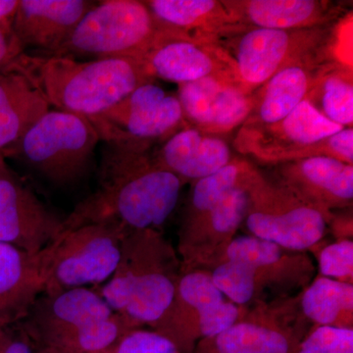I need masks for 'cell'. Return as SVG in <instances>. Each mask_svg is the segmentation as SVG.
<instances>
[{"label": "cell", "instance_id": "obj_35", "mask_svg": "<svg viewBox=\"0 0 353 353\" xmlns=\"http://www.w3.org/2000/svg\"><path fill=\"white\" fill-rule=\"evenodd\" d=\"M19 3L20 0H0V32L15 36L13 24Z\"/></svg>", "mask_w": 353, "mask_h": 353}, {"label": "cell", "instance_id": "obj_8", "mask_svg": "<svg viewBox=\"0 0 353 353\" xmlns=\"http://www.w3.org/2000/svg\"><path fill=\"white\" fill-rule=\"evenodd\" d=\"M248 208L243 224L250 234L294 252L321 245L329 220L277 180L253 166L245 182Z\"/></svg>", "mask_w": 353, "mask_h": 353}, {"label": "cell", "instance_id": "obj_4", "mask_svg": "<svg viewBox=\"0 0 353 353\" xmlns=\"http://www.w3.org/2000/svg\"><path fill=\"white\" fill-rule=\"evenodd\" d=\"M19 324L48 353H105L132 329L97 288L43 294Z\"/></svg>", "mask_w": 353, "mask_h": 353}, {"label": "cell", "instance_id": "obj_20", "mask_svg": "<svg viewBox=\"0 0 353 353\" xmlns=\"http://www.w3.org/2000/svg\"><path fill=\"white\" fill-rule=\"evenodd\" d=\"M143 61L153 79L178 85L204 78L240 83L233 58L217 43L172 39L155 48Z\"/></svg>", "mask_w": 353, "mask_h": 353}, {"label": "cell", "instance_id": "obj_17", "mask_svg": "<svg viewBox=\"0 0 353 353\" xmlns=\"http://www.w3.org/2000/svg\"><path fill=\"white\" fill-rule=\"evenodd\" d=\"M176 97L188 126L221 137L241 127L253 104V94L240 83L219 78L181 83Z\"/></svg>", "mask_w": 353, "mask_h": 353}, {"label": "cell", "instance_id": "obj_13", "mask_svg": "<svg viewBox=\"0 0 353 353\" xmlns=\"http://www.w3.org/2000/svg\"><path fill=\"white\" fill-rule=\"evenodd\" d=\"M299 297L254 303L236 322L192 353H296L305 334Z\"/></svg>", "mask_w": 353, "mask_h": 353}, {"label": "cell", "instance_id": "obj_28", "mask_svg": "<svg viewBox=\"0 0 353 353\" xmlns=\"http://www.w3.org/2000/svg\"><path fill=\"white\" fill-rule=\"evenodd\" d=\"M305 99L327 119L341 126L352 127V68L339 60L330 64Z\"/></svg>", "mask_w": 353, "mask_h": 353}, {"label": "cell", "instance_id": "obj_15", "mask_svg": "<svg viewBox=\"0 0 353 353\" xmlns=\"http://www.w3.org/2000/svg\"><path fill=\"white\" fill-rule=\"evenodd\" d=\"M345 127L332 122L304 99L275 124L241 130L234 145L236 150L268 164L284 163L292 153L336 134Z\"/></svg>", "mask_w": 353, "mask_h": 353}, {"label": "cell", "instance_id": "obj_16", "mask_svg": "<svg viewBox=\"0 0 353 353\" xmlns=\"http://www.w3.org/2000/svg\"><path fill=\"white\" fill-rule=\"evenodd\" d=\"M243 185L229 192L205 215L181 226L176 250L182 273L208 271L236 238L248 208Z\"/></svg>", "mask_w": 353, "mask_h": 353}, {"label": "cell", "instance_id": "obj_25", "mask_svg": "<svg viewBox=\"0 0 353 353\" xmlns=\"http://www.w3.org/2000/svg\"><path fill=\"white\" fill-rule=\"evenodd\" d=\"M44 292L39 254L0 243V324H18Z\"/></svg>", "mask_w": 353, "mask_h": 353}, {"label": "cell", "instance_id": "obj_10", "mask_svg": "<svg viewBox=\"0 0 353 353\" xmlns=\"http://www.w3.org/2000/svg\"><path fill=\"white\" fill-rule=\"evenodd\" d=\"M243 309L223 294L205 270L182 273L175 296L152 330L173 341L182 353H192L197 343L231 327Z\"/></svg>", "mask_w": 353, "mask_h": 353}, {"label": "cell", "instance_id": "obj_36", "mask_svg": "<svg viewBox=\"0 0 353 353\" xmlns=\"http://www.w3.org/2000/svg\"><path fill=\"white\" fill-rule=\"evenodd\" d=\"M331 230L332 234L336 241L339 240H352V217L347 216V217H336L334 216L333 219L328 225V229Z\"/></svg>", "mask_w": 353, "mask_h": 353}, {"label": "cell", "instance_id": "obj_9", "mask_svg": "<svg viewBox=\"0 0 353 353\" xmlns=\"http://www.w3.org/2000/svg\"><path fill=\"white\" fill-rule=\"evenodd\" d=\"M127 233L110 224H90L63 231L39 252L43 294L108 282L119 263Z\"/></svg>", "mask_w": 353, "mask_h": 353}, {"label": "cell", "instance_id": "obj_22", "mask_svg": "<svg viewBox=\"0 0 353 353\" xmlns=\"http://www.w3.org/2000/svg\"><path fill=\"white\" fill-rule=\"evenodd\" d=\"M152 154L158 166L183 183L212 175L234 157L222 137L205 134L188 125L160 143Z\"/></svg>", "mask_w": 353, "mask_h": 353}, {"label": "cell", "instance_id": "obj_11", "mask_svg": "<svg viewBox=\"0 0 353 353\" xmlns=\"http://www.w3.org/2000/svg\"><path fill=\"white\" fill-rule=\"evenodd\" d=\"M333 26L303 30L252 28L222 46L233 58L239 82L250 94L285 67L330 48Z\"/></svg>", "mask_w": 353, "mask_h": 353}, {"label": "cell", "instance_id": "obj_33", "mask_svg": "<svg viewBox=\"0 0 353 353\" xmlns=\"http://www.w3.org/2000/svg\"><path fill=\"white\" fill-rule=\"evenodd\" d=\"M0 353H37V348L18 324H0Z\"/></svg>", "mask_w": 353, "mask_h": 353}, {"label": "cell", "instance_id": "obj_18", "mask_svg": "<svg viewBox=\"0 0 353 353\" xmlns=\"http://www.w3.org/2000/svg\"><path fill=\"white\" fill-rule=\"evenodd\" d=\"M278 182L331 222L334 210L350 208L353 165L329 157H312L276 165Z\"/></svg>", "mask_w": 353, "mask_h": 353}, {"label": "cell", "instance_id": "obj_23", "mask_svg": "<svg viewBox=\"0 0 353 353\" xmlns=\"http://www.w3.org/2000/svg\"><path fill=\"white\" fill-rule=\"evenodd\" d=\"M162 24L181 38L222 44L248 30L228 10L222 0L145 1Z\"/></svg>", "mask_w": 353, "mask_h": 353}, {"label": "cell", "instance_id": "obj_1", "mask_svg": "<svg viewBox=\"0 0 353 353\" xmlns=\"http://www.w3.org/2000/svg\"><path fill=\"white\" fill-rule=\"evenodd\" d=\"M152 152L105 143L97 188L63 219L61 232L90 224L115 225L127 233L161 230L185 183L158 166Z\"/></svg>", "mask_w": 353, "mask_h": 353}, {"label": "cell", "instance_id": "obj_31", "mask_svg": "<svg viewBox=\"0 0 353 353\" xmlns=\"http://www.w3.org/2000/svg\"><path fill=\"white\" fill-rule=\"evenodd\" d=\"M296 353H353V328L314 326L303 336Z\"/></svg>", "mask_w": 353, "mask_h": 353}, {"label": "cell", "instance_id": "obj_34", "mask_svg": "<svg viewBox=\"0 0 353 353\" xmlns=\"http://www.w3.org/2000/svg\"><path fill=\"white\" fill-rule=\"evenodd\" d=\"M23 52L25 51L15 36L0 32V73L6 71Z\"/></svg>", "mask_w": 353, "mask_h": 353}, {"label": "cell", "instance_id": "obj_2", "mask_svg": "<svg viewBox=\"0 0 353 353\" xmlns=\"http://www.w3.org/2000/svg\"><path fill=\"white\" fill-rule=\"evenodd\" d=\"M4 72L25 77L50 106L88 118L101 115L155 80L143 60L125 57L80 61L23 52Z\"/></svg>", "mask_w": 353, "mask_h": 353}, {"label": "cell", "instance_id": "obj_27", "mask_svg": "<svg viewBox=\"0 0 353 353\" xmlns=\"http://www.w3.org/2000/svg\"><path fill=\"white\" fill-rule=\"evenodd\" d=\"M299 307L314 326L353 328V285L317 276L301 292Z\"/></svg>", "mask_w": 353, "mask_h": 353}, {"label": "cell", "instance_id": "obj_3", "mask_svg": "<svg viewBox=\"0 0 353 353\" xmlns=\"http://www.w3.org/2000/svg\"><path fill=\"white\" fill-rule=\"evenodd\" d=\"M181 275L180 257L161 230H141L124 236L119 263L97 289L132 329H152L170 306Z\"/></svg>", "mask_w": 353, "mask_h": 353}, {"label": "cell", "instance_id": "obj_6", "mask_svg": "<svg viewBox=\"0 0 353 353\" xmlns=\"http://www.w3.org/2000/svg\"><path fill=\"white\" fill-rule=\"evenodd\" d=\"M176 38L182 39L162 24L145 1L104 0L97 2L48 57L143 60L165 41Z\"/></svg>", "mask_w": 353, "mask_h": 353}, {"label": "cell", "instance_id": "obj_37", "mask_svg": "<svg viewBox=\"0 0 353 353\" xmlns=\"http://www.w3.org/2000/svg\"><path fill=\"white\" fill-rule=\"evenodd\" d=\"M6 163V159H4V155L0 152V169L3 166V164Z\"/></svg>", "mask_w": 353, "mask_h": 353}, {"label": "cell", "instance_id": "obj_14", "mask_svg": "<svg viewBox=\"0 0 353 353\" xmlns=\"http://www.w3.org/2000/svg\"><path fill=\"white\" fill-rule=\"evenodd\" d=\"M62 223L6 162L0 169V243L39 254L61 233Z\"/></svg>", "mask_w": 353, "mask_h": 353}, {"label": "cell", "instance_id": "obj_5", "mask_svg": "<svg viewBox=\"0 0 353 353\" xmlns=\"http://www.w3.org/2000/svg\"><path fill=\"white\" fill-rule=\"evenodd\" d=\"M216 287L241 307L262 303L271 294L284 299L304 290L315 276L307 252L248 236H236L208 270Z\"/></svg>", "mask_w": 353, "mask_h": 353}, {"label": "cell", "instance_id": "obj_24", "mask_svg": "<svg viewBox=\"0 0 353 353\" xmlns=\"http://www.w3.org/2000/svg\"><path fill=\"white\" fill-rule=\"evenodd\" d=\"M228 10L248 29L303 30L328 27L343 9L325 0H222Z\"/></svg>", "mask_w": 353, "mask_h": 353}, {"label": "cell", "instance_id": "obj_30", "mask_svg": "<svg viewBox=\"0 0 353 353\" xmlns=\"http://www.w3.org/2000/svg\"><path fill=\"white\" fill-rule=\"evenodd\" d=\"M317 253L319 276L353 285V241L339 240L313 252Z\"/></svg>", "mask_w": 353, "mask_h": 353}, {"label": "cell", "instance_id": "obj_12", "mask_svg": "<svg viewBox=\"0 0 353 353\" xmlns=\"http://www.w3.org/2000/svg\"><path fill=\"white\" fill-rule=\"evenodd\" d=\"M88 119L105 143L148 150L187 125L178 97L154 82L141 85L101 115Z\"/></svg>", "mask_w": 353, "mask_h": 353}, {"label": "cell", "instance_id": "obj_32", "mask_svg": "<svg viewBox=\"0 0 353 353\" xmlns=\"http://www.w3.org/2000/svg\"><path fill=\"white\" fill-rule=\"evenodd\" d=\"M105 353H182L175 343L155 330L134 328L121 336Z\"/></svg>", "mask_w": 353, "mask_h": 353}, {"label": "cell", "instance_id": "obj_26", "mask_svg": "<svg viewBox=\"0 0 353 353\" xmlns=\"http://www.w3.org/2000/svg\"><path fill=\"white\" fill-rule=\"evenodd\" d=\"M50 108L25 77L0 73V152L4 157Z\"/></svg>", "mask_w": 353, "mask_h": 353}, {"label": "cell", "instance_id": "obj_21", "mask_svg": "<svg viewBox=\"0 0 353 353\" xmlns=\"http://www.w3.org/2000/svg\"><path fill=\"white\" fill-rule=\"evenodd\" d=\"M97 4L88 0H20L13 32L23 50L48 57Z\"/></svg>", "mask_w": 353, "mask_h": 353}, {"label": "cell", "instance_id": "obj_7", "mask_svg": "<svg viewBox=\"0 0 353 353\" xmlns=\"http://www.w3.org/2000/svg\"><path fill=\"white\" fill-rule=\"evenodd\" d=\"M99 132L85 116L48 111L26 132L10 153L55 185H71L90 169Z\"/></svg>", "mask_w": 353, "mask_h": 353}, {"label": "cell", "instance_id": "obj_29", "mask_svg": "<svg viewBox=\"0 0 353 353\" xmlns=\"http://www.w3.org/2000/svg\"><path fill=\"white\" fill-rule=\"evenodd\" d=\"M254 165L243 158L234 157L232 161L212 175L194 181L183 212L182 224H190L217 205L229 192L241 187Z\"/></svg>", "mask_w": 353, "mask_h": 353}, {"label": "cell", "instance_id": "obj_19", "mask_svg": "<svg viewBox=\"0 0 353 353\" xmlns=\"http://www.w3.org/2000/svg\"><path fill=\"white\" fill-rule=\"evenodd\" d=\"M334 61L336 58L328 48L280 70L253 92L252 111L240 129H257L282 120L305 99L318 78Z\"/></svg>", "mask_w": 353, "mask_h": 353}, {"label": "cell", "instance_id": "obj_38", "mask_svg": "<svg viewBox=\"0 0 353 353\" xmlns=\"http://www.w3.org/2000/svg\"><path fill=\"white\" fill-rule=\"evenodd\" d=\"M37 353H48V352H37Z\"/></svg>", "mask_w": 353, "mask_h": 353}]
</instances>
